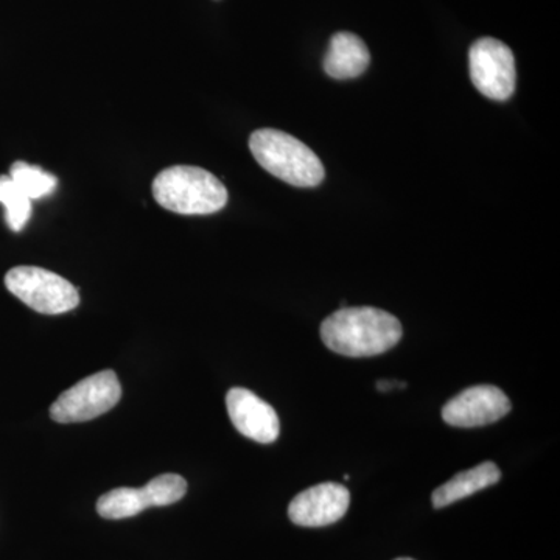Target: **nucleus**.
Wrapping results in <instances>:
<instances>
[{
	"label": "nucleus",
	"instance_id": "f257e3e1",
	"mask_svg": "<svg viewBox=\"0 0 560 560\" xmlns=\"http://www.w3.org/2000/svg\"><path fill=\"white\" fill-rule=\"evenodd\" d=\"M400 320L374 307H342L320 324V338L331 352L361 359L388 352L400 341Z\"/></svg>",
	"mask_w": 560,
	"mask_h": 560
},
{
	"label": "nucleus",
	"instance_id": "f03ea898",
	"mask_svg": "<svg viewBox=\"0 0 560 560\" xmlns=\"http://www.w3.org/2000/svg\"><path fill=\"white\" fill-rule=\"evenodd\" d=\"M158 205L179 215H210L228 205L230 195L215 175L194 165L165 168L153 180Z\"/></svg>",
	"mask_w": 560,
	"mask_h": 560
},
{
	"label": "nucleus",
	"instance_id": "7ed1b4c3",
	"mask_svg": "<svg viewBox=\"0 0 560 560\" xmlns=\"http://www.w3.org/2000/svg\"><path fill=\"white\" fill-rule=\"evenodd\" d=\"M249 150L260 167L294 187H316L323 183V162L294 136L271 128L254 131Z\"/></svg>",
	"mask_w": 560,
	"mask_h": 560
},
{
	"label": "nucleus",
	"instance_id": "20e7f679",
	"mask_svg": "<svg viewBox=\"0 0 560 560\" xmlns=\"http://www.w3.org/2000/svg\"><path fill=\"white\" fill-rule=\"evenodd\" d=\"M5 287L13 296L43 315H61L80 304L79 290L57 272L44 268H13L7 272Z\"/></svg>",
	"mask_w": 560,
	"mask_h": 560
},
{
	"label": "nucleus",
	"instance_id": "39448f33",
	"mask_svg": "<svg viewBox=\"0 0 560 560\" xmlns=\"http://www.w3.org/2000/svg\"><path fill=\"white\" fill-rule=\"evenodd\" d=\"M120 397L116 372L101 371L65 390L51 405L50 418L58 423L88 422L113 410Z\"/></svg>",
	"mask_w": 560,
	"mask_h": 560
},
{
	"label": "nucleus",
	"instance_id": "423d86ee",
	"mask_svg": "<svg viewBox=\"0 0 560 560\" xmlns=\"http://www.w3.org/2000/svg\"><path fill=\"white\" fill-rule=\"evenodd\" d=\"M470 80L490 101L504 102L512 97L517 83L514 54L499 39L481 38L469 51Z\"/></svg>",
	"mask_w": 560,
	"mask_h": 560
},
{
	"label": "nucleus",
	"instance_id": "0eeeda50",
	"mask_svg": "<svg viewBox=\"0 0 560 560\" xmlns=\"http://www.w3.org/2000/svg\"><path fill=\"white\" fill-rule=\"evenodd\" d=\"M511 411L506 394L492 385L464 389L442 408L445 423L459 429H475L503 419Z\"/></svg>",
	"mask_w": 560,
	"mask_h": 560
},
{
	"label": "nucleus",
	"instance_id": "6e6552de",
	"mask_svg": "<svg viewBox=\"0 0 560 560\" xmlns=\"http://www.w3.org/2000/svg\"><path fill=\"white\" fill-rule=\"evenodd\" d=\"M350 492L338 482H323L298 493L289 506L290 521L305 528L329 526L345 517L349 510Z\"/></svg>",
	"mask_w": 560,
	"mask_h": 560
},
{
	"label": "nucleus",
	"instance_id": "1a4fd4ad",
	"mask_svg": "<svg viewBox=\"0 0 560 560\" xmlns=\"http://www.w3.org/2000/svg\"><path fill=\"white\" fill-rule=\"evenodd\" d=\"M228 415L235 429L243 436L271 444L279 438L280 422L278 412L267 401L257 397L253 390L232 388L226 396Z\"/></svg>",
	"mask_w": 560,
	"mask_h": 560
},
{
	"label": "nucleus",
	"instance_id": "9d476101",
	"mask_svg": "<svg viewBox=\"0 0 560 560\" xmlns=\"http://www.w3.org/2000/svg\"><path fill=\"white\" fill-rule=\"evenodd\" d=\"M371 54L359 36L349 32L335 33L324 57V70L334 80H352L370 68Z\"/></svg>",
	"mask_w": 560,
	"mask_h": 560
},
{
	"label": "nucleus",
	"instance_id": "9b49d317",
	"mask_svg": "<svg viewBox=\"0 0 560 560\" xmlns=\"http://www.w3.org/2000/svg\"><path fill=\"white\" fill-rule=\"evenodd\" d=\"M501 480V471L492 460H486L474 469L460 471L451 481L444 482L431 495L436 510L451 506L456 501L467 499L480 490L490 488Z\"/></svg>",
	"mask_w": 560,
	"mask_h": 560
},
{
	"label": "nucleus",
	"instance_id": "f8f14e48",
	"mask_svg": "<svg viewBox=\"0 0 560 560\" xmlns=\"http://www.w3.org/2000/svg\"><path fill=\"white\" fill-rule=\"evenodd\" d=\"M149 508L142 488H117L109 490L97 501V512L106 521L135 517Z\"/></svg>",
	"mask_w": 560,
	"mask_h": 560
},
{
	"label": "nucleus",
	"instance_id": "ddd939ff",
	"mask_svg": "<svg viewBox=\"0 0 560 560\" xmlns=\"http://www.w3.org/2000/svg\"><path fill=\"white\" fill-rule=\"evenodd\" d=\"M10 178L31 200L49 197L58 186L57 176L24 161H16L11 165Z\"/></svg>",
	"mask_w": 560,
	"mask_h": 560
},
{
	"label": "nucleus",
	"instance_id": "4468645a",
	"mask_svg": "<svg viewBox=\"0 0 560 560\" xmlns=\"http://www.w3.org/2000/svg\"><path fill=\"white\" fill-rule=\"evenodd\" d=\"M0 202L5 206V220L10 230H24L32 217V200L16 186L10 175H0Z\"/></svg>",
	"mask_w": 560,
	"mask_h": 560
},
{
	"label": "nucleus",
	"instance_id": "2eb2a0df",
	"mask_svg": "<svg viewBox=\"0 0 560 560\" xmlns=\"http://www.w3.org/2000/svg\"><path fill=\"white\" fill-rule=\"evenodd\" d=\"M149 508L168 506L186 495L187 481L176 474H164L153 478L142 488Z\"/></svg>",
	"mask_w": 560,
	"mask_h": 560
},
{
	"label": "nucleus",
	"instance_id": "dca6fc26",
	"mask_svg": "<svg viewBox=\"0 0 560 560\" xmlns=\"http://www.w3.org/2000/svg\"><path fill=\"white\" fill-rule=\"evenodd\" d=\"M407 386V383L396 382V381H381L377 382V389L383 390V393H386V390H393L396 388H405Z\"/></svg>",
	"mask_w": 560,
	"mask_h": 560
},
{
	"label": "nucleus",
	"instance_id": "f3484780",
	"mask_svg": "<svg viewBox=\"0 0 560 560\" xmlns=\"http://www.w3.org/2000/svg\"><path fill=\"white\" fill-rule=\"evenodd\" d=\"M396 560H412L410 558H400V559H396Z\"/></svg>",
	"mask_w": 560,
	"mask_h": 560
}]
</instances>
